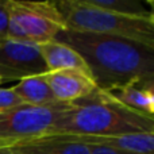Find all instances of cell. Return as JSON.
I'll use <instances>...</instances> for the list:
<instances>
[{
	"label": "cell",
	"mask_w": 154,
	"mask_h": 154,
	"mask_svg": "<svg viewBox=\"0 0 154 154\" xmlns=\"http://www.w3.org/2000/svg\"><path fill=\"white\" fill-rule=\"evenodd\" d=\"M68 30L118 37L154 49V19L125 16L93 5L89 0L54 2Z\"/></svg>",
	"instance_id": "obj_3"
},
{
	"label": "cell",
	"mask_w": 154,
	"mask_h": 154,
	"mask_svg": "<svg viewBox=\"0 0 154 154\" xmlns=\"http://www.w3.org/2000/svg\"><path fill=\"white\" fill-rule=\"evenodd\" d=\"M56 41L81 56L95 85L112 91L137 82H154V49L118 37L62 30Z\"/></svg>",
	"instance_id": "obj_1"
},
{
	"label": "cell",
	"mask_w": 154,
	"mask_h": 154,
	"mask_svg": "<svg viewBox=\"0 0 154 154\" xmlns=\"http://www.w3.org/2000/svg\"><path fill=\"white\" fill-rule=\"evenodd\" d=\"M66 106L68 103L46 107L22 104L0 112V147H11L50 134L54 122Z\"/></svg>",
	"instance_id": "obj_5"
},
{
	"label": "cell",
	"mask_w": 154,
	"mask_h": 154,
	"mask_svg": "<svg viewBox=\"0 0 154 154\" xmlns=\"http://www.w3.org/2000/svg\"><path fill=\"white\" fill-rule=\"evenodd\" d=\"M133 133H154V119L123 106L99 88L68 103L50 131V134L77 137H112Z\"/></svg>",
	"instance_id": "obj_2"
},
{
	"label": "cell",
	"mask_w": 154,
	"mask_h": 154,
	"mask_svg": "<svg viewBox=\"0 0 154 154\" xmlns=\"http://www.w3.org/2000/svg\"><path fill=\"white\" fill-rule=\"evenodd\" d=\"M11 147L22 154H91L87 143L66 134H48Z\"/></svg>",
	"instance_id": "obj_8"
},
{
	"label": "cell",
	"mask_w": 154,
	"mask_h": 154,
	"mask_svg": "<svg viewBox=\"0 0 154 154\" xmlns=\"http://www.w3.org/2000/svg\"><path fill=\"white\" fill-rule=\"evenodd\" d=\"M154 82H137L128 84L126 87L116 88L108 91V93L115 97L119 103L134 111L146 116H152L154 114Z\"/></svg>",
	"instance_id": "obj_11"
},
{
	"label": "cell",
	"mask_w": 154,
	"mask_h": 154,
	"mask_svg": "<svg viewBox=\"0 0 154 154\" xmlns=\"http://www.w3.org/2000/svg\"><path fill=\"white\" fill-rule=\"evenodd\" d=\"M0 154H22L14 147H0Z\"/></svg>",
	"instance_id": "obj_17"
},
{
	"label": "cell",
	"mask_w": 154,
	"mask_h": 154,
	"mask_svg": "<svg viewBox=\"0 0 154 154\" xmlns=\"http://www.w3.org/2000/svg\"><path fill=\"white\" fill-rule=\"evenodd\" d=\"M48 73L39 45L0 38V79L2 81L24 80Z\"/></svg>",
	"instance_id": "obj_6"
},
{
	"label": "cell",
	"mask_w": 154,
	"mask_h": 154,
	"mask_svg": "<svg viewBox=\"0 0 154 154\" xmlns=\"http://www.w3.org/2000/svg\"><path fill=\"white\" fill-rule=\"evenodd\" d=\"M91 150V154H127L122 152H116L114 149H108L104 146H99V145H88Z\"/></svg>",
	"instance_id": "obj_16"
},
{
	"label": "cell",
	"mask_w": 154,
	"mask_h": 154,
	"mask_svg": "<svg viewBox=\"0 0 154 154\" xmlns=\"http://www.w3.org/2000/svg\"><path fill=\"white\" fill-rule=\"evenodd\" d=\"M7 38L42 45L66 29L54 2L7 0Z\"/></svg>",
	"instance_id": "obj_4"
},
{
	"label": "cell",
	"mask_w": 154,
	"mask_h": 154,
	"mask_svg": "<svg viewBox=\"0 0 154 154\" xmlns=\"http://www.w3.org/2000/svg\"><path fill=\"white\" fill-rule=\"evenodd\" d=\"M43 79L58 103H72L97 88L89 75L73 69L48 72Z\"/></svg>",
	"instance_id": "obj_7"
},
{
	"label": "cell",
	"mask_w": 154,
	"mask_h": 154,
	"mask_svg": "<svg viewBox=\"0 0 154 154\" xmlns=\"http://www.w3.org/2000/svg\"><path fill=\"white\" fill-rule=\"evenodd\" d=\"M93 5L125 16L154 19L153 2L142 0H89Z\"/></svg>",
	"instance_id": "obj_13"
},
{
	"label": "cell",
	"mask_w": 154,
	"mask_h": 154,
	"mask_svg": "<svg viewBox=\"0 0 154 154\" xmlns=\"http://www.w3.org/2000/svg\"><path fill=\"white\" fill-rule=\"evenodd\" d=\"M22 100L14 93L11 88H0V112L22 106Z\"/></svg>",
	"instance_id": "obj_14"
},
{
	"label": "cell",
	"mask_w": 154,
	"mask_h": 154,
	"mask_svg": "<svg viewBox=\"0 0 154 154\" xmlns=\"http://www.w3.org/2000/svg\"><path fill=\"white\" fill-rule=\"evenodd\" d=\"M2 82H3V81H2V79H0V84H2Z\"/></svg>",
	"instance_id": "obj_18"
},
{
	"label": "cell",
	"mask_w": 154,
	"mask_h": 154,
	"mask_svg": "<svg viewBox=\"0 0 154 154\" xmlns=\"http://www.w3.org/2000/svg\"><path fill=\"white\" fill-rule=\"evenodd\" d=\"M77 138L87 145H99L127 154H154V133H133L112 137H77Z\"/></svg>",
	"instance_id": "obj_9"
},
{
	"label": "cell",
	"mask_w": 154,
	"mask_h": 154,
	"mask_svg": "<svg viewBox=\"0 0 154 154\" xmlns=\"http://www.w3.org/2000/svg\"><path fill=\"white\" fill-rule=\"evenodd\" d=\"M11 89L20 99L22 103L27 106L46 107L58 104L43 76H34L20 80Z\"/></svg>",
	"instance_id": "obj_12"
},
{
	"label": "cell",
	"mask_w": 154,
	"mask_h": 154,
	"mask_svg": "<svg viewBox=\"0 0 154 154\" xmlns=\"http://www.w3.org/2000/svg\"><path fill=\"white\" fill-rule=\"evenodd\" d=\"M39 53L48 68V72L73 69L89 75L88 66L81 58V56L60 41L53 39L50 42L39 45Z\"/></svg>",
	"instance_id": "obj_10"
},
{
	"label": "cell",
	"mask_w": 154,
	"mask_h": 154,
	"mask_svg": "<svg viewBox=\"0 0 154 154\" xmlns=\"http://www.w3.org/2000/svg\"><path fill=\"white\" fill-rule=\"evenodd\" d=\"M8 12H7V0H0V38L7 35Z\"/></svg>",
	"instance_id": "obj_15"
}]
</instances>
